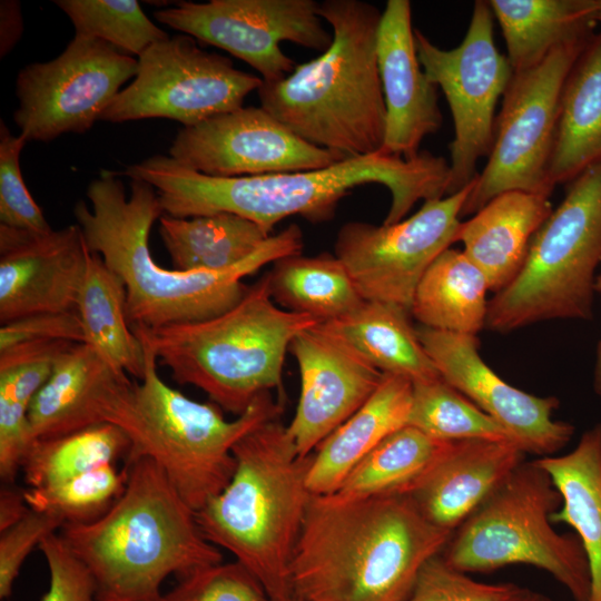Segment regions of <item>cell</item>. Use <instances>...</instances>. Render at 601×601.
<instances>
[{
  "mask_svg": "<svg viewBox=\"0 0 601 601\" xmlns=\"http://www.w3.org/2000/svg\"><path fill=\"white\" fill-rule=\"evenodd\" d=\"M595 292L601 293V273L598 274L595 279Z\"/></svg>",
  "mask_w": 601,
  "mask_h": 601,
  "instance_id": "cell-51",
  "label": "cell"
},
{
  "mask_svg": "<svg viewBox=\"0 0 601 601\" xmlns=\"http://www.w3.org/2000/svg\"><path fill=\"white\" fill-rule=\"evenodd\" d=\"M30 510L23 490L4 484L0 490V532L20 521Z\"/></svg>",
  "mask_w": 601,
  "mask_h": 601,
  "instance_id": "cell-47",
  "label": "cell"
},
{
  "mask_svg": "<svg viewBox=\"0 0 601 601\" xmlns=\"http://www.w3.org/2000/svg\"><path fill=\"white\" fill-rule=\"evenodd\" d=\"M265 601H306L305 599L300 598L299 595L292 593L286 597L280 598H267Z\"/></svg>",
  "mask_w": 601,
  "mask_h": 601,
  "instance_id": "cell-50",
  "label": "cell"
},
{
  "mask_svg": "<svg viewBox=\"0 0 601 601\" xmlns=\"http://www.w3.org/2000/svg\"><path fill=\"white\" fill-rule=\"evenodd\" d=\"M493 18L487 0L475 1L466 33L453 49L440 48L414 29L421 66L444 92L453 119L449 195L476 179L477 161L493 145L497 102L513 75L494 43Z\"/></svg>",
  "mask_w": 601,
  "mask_h": 601,
  "instance_id": "cell-12",
  "label": "cell"
},
{
  "mask_svg": "<svg viewBox=\"0 0 601 601\" xmlns=\"http://www.w3.org/2000/svg\"><path fill=\"white\" fill-rule=\"evenodd\" d=\"M489 290L483 272L450 247L421 278L411 315L425 327L476 336L485 327Z\"/></svg>",
  "mask_w": 601,
  "mask_h": 601,
  "instance_id": "cell-31",
  "label": "cell"
},
{
  "mask_svg": "<svg viewBox=\"0 0 601 601\" xmlns=\"http://www.w3.org/2000/svg\"><path fill=\"white\" fill-rule=\"evenodd\" d=\"M124 466L127 483L115 504L95 521L65 523L59 535L88 570L95 601H159L169 575L220 563L223 554L155 461Z\"/></svg>",
  "mask_w": 601,
  "mask_h": 601,
  "instance_id": "cell-4",
  "label": "cell"
},
{
  "mask_svg": "<svg viewBox=\"0 0 601 601\" xmlns=\"http://www.w3.org/2000/svg\"><path fill=\"white\" fill-rule=\"evenodd\" d=\"M154 17L243 60L264 82L279 81L296 67L283 52L282 42L324 52L333 39L314 0L181 1Z\"/></svg>",
  "mask_w": 601,
  "mask_h": 601,
  "instance_id": "cell-16",
  "label": "cell"
},
{
  "mask_svg": "<svg viewBox=\"0 0 601 601\" xmlns=\"http://www.w3.org/2000/svg\"><path fill=\"white\" fill-rule=\"evenodd\" d=\"M529 590L512 582L475 581L452 568L440 553L422 566L405 601H521Z\"/></svg>",
  "mask_w": 601,
  "mask_h": 601,
  "instance_id": "cell-40",
  "label": "cell"
},
{
  "mask_svg": "<svg viewBox=\"0 0 601 601\" xmlns=\"http://www.w3.org/2000/svg\"><path fill=\"white\" fill-rule=\"evenodd\" d=\"M377 63L386 108L380 152L413 159L423 139L439 131L443 117L437 87L417 57L408 0H388L377 31Z\"/></svg>",
  "mask_w": 601,
  "mask_h": 601,
  "instance_id": "cell-21",
  "label": "cell"
},
{
  "mask_svg": "<svg viewBox=\"0 0 601 601\" xmlns=\"http://www.w3.org/2000/svg\"><path fill=\"white\" fill-rule=\"evenodd\" d=\"M510 441H452L406 493L432 524L453 532L525 461Z\"/></svg>",
  "mask_w": 601,
  "mask_h": 601,
  "instance_id": "cell-23",
  "label": "cell"
},
{
  "mask_svg": "<svg viewBox=\"0 0 601 601\" xmlns=\"http://www.w3.org/2000/svg\"><path fill=\"white\" fill-rule=\"evenodd\" d=\"M601 162V32L593 35L572 66L561 95L549 181L570 183Z\"/></svg>",
  "mask_w": 601,
  "mask_h": 601,
  "instance_id": "cell-26",
  "label": "cell"
},
{
  "mask_svg": "<svg viewBox=\"0 0 601 601\" xmlns=\"http://www.w3.org/2000/svg\"><path fill=\"white\" fill-rule=\"evenodd\" d=\"M316 324L276 305L265 274L233 308L216 317L154 329L131 328L175 382L201 390L210 402L238 416L257 396L282 386L292 341Z\"/></svg>",
  "mask_w": 601,
  "mask_h": 601,
  "instance_id": "cell-7",
  "label": "cell"
},
{
  "mask_svg": "<svg viewBox=\"0 0 601 601\" xmlns=\"http://www.w3.org/2000/svg\"><path fill=\"white\" fill-rule=\"evenodd\" d=\"M89 250L78 224L30 231L0 224V323L75 311Z\"/></svg>",
  "mask_w": 601,
  "mask_h": 601,
  "instance_id": "cell-20",
  "label": "cell"
},
{
  "mask_svg": "<svg viewBox=\"0 0 601 601\" xmlns=\"http://www.w3.org/2000/svg\"><path fill=\"white\" fill-rule=\"evenodd\" d=\"M26 142L22 135L13 136L0 121V223L30 231H48L52 228L29 193L20 169Z\"/></svg>",
  "mask_w": 601,
  "mask_h": 601,
  "instance_id": "cell-41",
  "label": "cell"
},
{
  "mask_svg": "<svg viewBox=\"0 0 601 601\" xmlns=\"http://www.w3.org/2000/svg\"><path fill=\"white\" fill-rule=\"evenodd\" d=\"M169 156L211 177L317 170L345 159L303 140L262 107L244 106L183 127Z\"/></svg>",
  "mask_w": 601,
  "mask_h": 601,
  "instance_id": "cell-17",
  "label": "cell"
},
{
  "mask_svg": "<svg viewBox=\"0 0 601 601\" xmlns=\"http://www.w3.org/2000/svg\"><path fill=\"white\" fill-rule=\"evenodd\" d=\"M159 235L174 269L183 272L235 267L272 236L252 220L229 213L188 218L164 214Z\"/></svg>",
  "mask_w": 601,
  "mask_h": 601,
  "instance_id": "cell-33",
  "label": "cell"
},
{
  "mask_svg": "<svg viewBox=\"0 0 601 601\" xmlns=\"http://www.w3.org/2000/svg\"><path fill=\"white\" fill-rule=\"evenodd\" d=\"M300 456L280 417L268 420L233 447L235 471L196 513L204 536L230 552L269 598L293 592L290 563L313 497Z\"/></svg>",
  "mask_w": 601,
  "mask_h": 601,
  "instance_id": "cell-6",
  "label": "cell"
},
{
  "mask_svg": "<svg viewBox=\"0 0 601 601\" xmlns=\"http://www.w3.org/2000/svg\"><path fill=\"white\" fill-rule=\"evenodd\" d=\"M39 341L85 343L83 328L77 311L39 313L1 325L0 351Z\"/></svg>",
  "mask_w": 601,
  "mask_h": 601,
  "instance_id": "cell-45",
  "label": "cell"
},
{
  "mask_svg": "<svg viewBox=\"0 0 601 601\" xmlns=\"http://www.w3.org/2000/svg\"><path fill=\"white\" fill-rule=\"evenodd\" d=\"M332 43L285 78L257 90L260 107L303 140L345 159L378 152L386 108L377 63L382 12L361 0H324Z\"/></svg>",
  "mask_w": 601,
  "mask_h": 601,
  "instance_id": "cell-5",
  "label": "cell"
},
{
  "mask_svg": "<svg viewBox=\"0 0 601 601\" xmlns=\"http://www.w3.org/2000/svg\"><path fill=\"white\" fill-rule=\"evenodd\" d=\"M452 533L407 494L313 495L290 563L292 590L306 601H405Z\"/></svg>",
  "mask_w": 601,
  "mask_h": 601,
  "instance_id": "cell-3",
  "label": "cell"
},
{
  "mask_svg": "<svg viewBox=\"0 0 601 601\" xmlns=\"http://www.w3.org/2000/svg\"><path fill=\"white\" fill-rule=\"evenodd\" d=\"M135 382L90 345L73 343L56 359L35 396L29 424L32 441L111 423Z\"/></svg>",
  "mask_w": 601,
  "mask_h": 601,
  "instance_id": "cell-22",
  "label": "cell"
},
{
  "mask_svg": "<svg viewBox=\"0 0 601 601\" xmlns=\"http://www.w3.org/2000/svg\"><path fill=\"white\" fill-rule=\"evenodd\" d=\"M260 582L238 561L198 569L178 579L159 601H265Z\"/></svg>",
  "mask_w": 601,
  "mask_h": 601,
  "instance_id": "cell-42",
  "label": "cell"
},
{
  "mask_svg": "<svg viewBox=\"0 0 601 601\" xmlns=\"http://www.w3.org/2000/svg\"><path fill=\"white\" fill-rule=\"evenodd\" d=\"M70 342L39 341L0 351V477L13 484L32 443L29 411Z\"/></svg>",
  "mask_w": 601,
  "mask_h": 601,
  "instance_id": "cell-30",
  "label": "cell"
},
{
  "mask_svg": "<svg viewBox=\"0 0 601 601\" xmlns=\"http://www.w3.org/2000/svg\"><path fill=\"white\" fill-rule=\"evenodd\" d=\"M535 461L562 497L550 520L575 531L589 563L590 601H601V423L585 431L570 453Z\"/></svg>",
  "mask_w": 601,
  "mask_h": 601,
  "instance_id": "cell-27",
  "label": "cell"
},
{
  "mask_svg": "<svg viewBox=\"0 0 601 601\" xmlns=\"http://www.w3.org/2000/svg\"><path fill=\"white\" fill-rule=\"evenodd\" d=\"M407 425L442 441L512 442L493 418L442 377L413 383Z\"/></svg>",
  "mask_w": 601,
  "mask_h": 601,
  "instance_id": "cell-37",
  "label": "cell"
},
{
  "mask_svg": "<svg viewBox=\"0 0 601 601\" xmlns=\"http://www.w3.org/2000/svg\"><path fill=\"white\" fill-rule=\"evenodd\" d=\"M23 32L21 4L17 0L0 2V56L6 57L18 43Z\"/></svg>",
  "mask_w": 601,
  "mask_h": 601,
  "instance_id": "cell-46",
  "label": "cell"
},
{
  "mask_svg": "<svg viewBox=\"0 0 601 601\" xmlns=\"http://www.w3.org/2000/svg\"><path fill=\"white\" fill-rule=\"evenodd\" d=\"M521 601H553L545 594L529 590L526 595Z\"/></svg>",
  "mask_w": 601,
  "mask_h": 601,
  "instance_id": "cell-49",
  "label": "cell"
},
{
  "mask_svg": "<svg viewBox=\"0 0 601 601\" xmlns=\"http://www.w3.org/2000/svg\"><path fill=\"white\" fill-rule=\"evenodd\" d=\"M412 393L411 380L384 374L367 401L314 451L307 473V486L313 495L335 493L367 453L407 425Z\"/></svg>",
  "mask_w": 601,
  "mask_h": 601,
  "instance_id": "cell-25",
  "label": "cell"
},
{
  "mask_svg": "<svg viewBox=\"0 0 601 601\" xmlns=\"http://www.w3.org/2000/svg\"><path fill=\"white\" fill-rule=\"evenodd\" d=\"M474 181L453 195L424 201L398 223L349 221L341 227L334 255L365 300L392 303L411 312L424 273L456 243L461 211Z\"/></svg>",
  "mask_w": 601,
  "mask_h": 601,
  "instance_id": "cell-15",
  "label": "cell"
},
{
  "mask_svg": "<svg viewBox=\"0 0 601 601\" xmlns=\"http://www.w3.org/2000/svg\"><path fill=\"white\" fill-rule=\"evenodd\" d=\"M411 316L398 305L364 300L351 313L319 325L347 342L383 374L404 376L412 383L439 378Z\"/></svg>",
  "mask_w": 601,
  "mask_h": 601,
  "instance_id": "cell-29",
  "label": "cell"
},
{
  "mask_svg": "<svg viewBox=\"0 0 601 601\" xmlns=\"http://www.w3.org/2000/svg\"><path fill=\"white\" fill-rule=\"evenodd\" d=\"M562 497L549 473L524 461L456 528L441 552L463 573H489L511 564L546 571L574 601H590L591 578L583 546L559 533L550 516Z\"/></svg>",
  "mask_w": 601,
  "mask_h": 601,
  "instance_id": "cell-10",
  "label": "cell"
},
{
  "mask_svg": "<svg viewBox=\"0 0 601 601\" xmlns=\"http://www.w3.org/2000/svg\"><path fill=\"white\" fill-rule=\"evenodd\" d=\"M122 280L96 254L88 255L76 311L85 343L111 366L137 380L145 373V348L127 317Z\"/></svg>",
  "mask_w": 601,
  "mask_h": 601,
  "instance_id": "cell-32",
  "label": "cell"
},
{
  "mask_svg": "<svg viewBox=\"0 0 601 601\" xmlns=\"http://www.w3.org/2000/svg\"><path fill=\"white\" fill-rule=\"evenodd\" d=\"M138 337L145 348V373L112 422L130 441L125 461H155L197 512L230 481L235 444L262 423L280 417L283 405L265 392L243 414L226 420L213 402L194 401L166 384L157 372L155 353Z\"/></svg>",
  "mask_w": 601,
  "mask_h": 601,
  "instance_id": "cell-8",
  "label": "cell"
},
{
  "mask_svg": "<svg viewBox=\"0 0 601 601\" xmlns=\"http://www.w3.org/2000/svg\"><path fill=\"white\" fill-rule=\"evenodd\" d=\"M124 175L152 185L164 214L188 218L229 213L268 234L298 215L312 223L332 219L342 198L355 187L378 184L391 194L383 224L403 220L420 200L447 196L450 162L430 151L413 159L375 152L347 158L327 168L243 177H211L170 156L155 155L126 167Z\"/></svg>",
  "mask_w": 601,
  "mask_h": 601,
  "instance_id": "cell-1",
  "label": "cell"
},
{
  "mask_svg": "<svg viewBox=\"0 0 601 601\" xmlns=\"http://www.w3.org/2000/svg\"><path fill=\"white\" fill-rule=\"evenodd\" d=\"M300 376L295 415L287 425L300 456H308L381 384L384 374L355 348L319 324L289 345Z\"/></svg>",
  "mask_w": 601,
  "mask_h": 601,
  "instance_id": "cell-19",
  "label": "cell"
},
{
  "mask_svg": "<svg viewBox=\"0 0 601 601\" xmlns=\"http://www.w3.org/2000/svg\"><path fill=\"white\" fill-rule=\"evenodd\" d=\"M38 548L49 571V588L40 601H95V585L88 570L59 533L47 536Z\"/></svg>",
  "mask_w": 601,
  "mask_h": 601,
  "instance_id": "cell-44",
  "label": "cell"
},
{
  "mask_svg": "<svg viewBox=\"0 0 601 601\" xmlns=\"http://www.w3.org/2000/svg\"><path fill=\"white\" fill-rule=\"evenodd\" d=\"M138 59L99 39L75 33L55 59L23 67L16 79L13 120L27 141L83 134L135 78Z\"/></svg>",
  "mask_w": 601,
  "mask_h": 601,
  "instance_id": "cell-14",
  "label": "cell"
},
{
  "mask_svg": "<svg viewBox=\"0 0 601 601\" xmlns=\"http://www.w3.org/2000/svg\"><path fill=\"white\" fill-rule=\"evenodd\" d=\"M65 524L59 515L30 510L20 521L0 532V599H8L30 552Z\"/></svg>",
  "mask_w": 601,
  "mask_h": 601,
  "instance_id": "cell-43",
  "label": "cell"
},
{
  "mask_svg": "<svg viewBox=\"0 0 601 601\" xmlns=\"http://www.w3.org/2000/svg\"><path fill=\"white\" fill-rule=\"evenodd\" d=\"M77 35L105 41L129 56H141L169 36L156 26L136 0H57Z\"/></svg>",
  "mask_w": 601,
  "mask_h": 601,
  "instance_id": "cell-38",
  "label": "cell"
},
{
  "mask_svg": "<svg viewBox=\"0 0 601 601\" xmlns=\"http://www.w3.org/2000/svg\"><path fill=\"white\" fill-rule=\"evenodd\" d=\"M589 39L560 46L536 66L512 75L496 116L486 165L461 217L474 215L492 198L510 190L551 196L554 188L549 181V167L562 89Z\"/></svg>",
  "mask_w": 601,
  "mask_h": 601,
  "instance_id": "cell-11",
  "label": "cell"
},
{
  "mask_svg": "<svg viewBox=\"0 0 601 601\" xmlns=\"http://www.w3.org/2000/svg\"><path fill=\"white\" fill-rule=\"evenodd\" d=\"M127 483V469L108 463L45 487H27L30 509L59 515L65 523H88L104 515L120 497Z\"/></svg>",
  "mask_w": 601,
  "mask_h": 601,
  "instance_id": "cell-39",
  "label": "cell"
},
{
  "mask_svg": "<svg viewBox=\"0 0 601 601\" xmlns=\"http://www.w3.org/2000/svg\"><path fill=\"white\" fill-rule=\"evenodd\" d=\"M129 450L130 441L119 426L101 423L32 441L20 470L28 487H45L126 459Z\"/></svg>",
  "mask_w": 601,
  "mask_h": 601,
  "instance_id": "cell-36",
  "label": "cell"
},
{
  "mask_svg": "<svg viewBox=\"0 0 601 601\" xmlns=\"http://www.w3.org/2000/svg\"><path fill=\"white\" fill-rule=\"evenodd\" d=\"M597 21L601 23V0H598Z\"/></svg>",
  "mask_w": 601,
  "mask_h": 601,
  "instance_id": "cell-52",
  "label": "cell"
},
{
  "mask_svg": "<svg viewBox=\"0 0 601 601\" xmlns=\"http://www.w3.org/2000/svg\"><path fill=\"white\" fill-rule=\"evenodd\" d=\"M263 79L234 67L233 61L178 35L156 42L138 57L134 80L120 90L100 120L125 122L167 118L183 127L243 107Z\"/></svg>",
  "mask_w": 601,
  "mask_h": 601,
  "instance_id": "cell-13",
  "label": "cell"
},
{
  "mask_svg": "<svg viewBox=\"0 0 601 601\" xmlns=\"http://www.w3.org/2000/svg\"><path fill=\"white\" fill-rule=\"evenodd\" d=\"M451 442L405 425L367 453L333 494L346 499L406 494Z\"/></svg>",
  "mask_w": 601,
  "mask_h": 601,
  "instance_id": "cell-35",
  "label": "cell"
},
{
  "mask_svg": "<svg viewBox=\"0 0 601 601\" xmlns=\"http://www.w3.org/2000/svg\"><path fill=\"white\" fill-rule=\"evenodd\" d=\"M91 208L79 200L73 214L86 246L119 276L127 293L130 325L160 328L200 322L233 308L246 294L243 279L269 263L302 253L303 234L296 224L270 236L254 254L224 270L166 269L152 258L149 235L162 215L152 185L131 179L127 197L114 171L102 170L87 188Z\"/></svg>",
  "mask_w": 601,
  "mask_h": 601,
  "instance_id": "cell-2",
  "label": "cell"
},
{
  "mask_svg": "<svg viewBox=\"0 0 601 601\" xmlns=\"http://www.w3.org/2000/svg\"><path fill=\"white\" fill-rule=\"evenodd\" d=\"M593 388L594 392L601 397V339L597 349V358L593 374Z\"/></svg>",
  "mask_w": 601,
  "mask_h": 601,
  "instance_id": "cell-48",
  "label": "cell"
},
{
  "mask_svg": "<svg viewBox=\"0 0 601 601\" xmlns=\"http://www.w3.org/2000/svg\"><path fill=\"white\" fill-rule=\"evenodd\" d=\"M513 73L540 63L560 46L588 40L598 0H489Z\"/></svg>",
  "mask_w": 601,
  "mask_h": 601,
  "instance_id": "cell-28",
  "label": "cell"
},
{
  "mask_svg": "<svg viewBox=\"0 0 601 601\" xmlns=\"http://www.w3.org/2000/svg\"><path fill=\"white\" fill-rule=\"evenodd\" d=\"M552 210L550 196L510 190L461 221L456 243L483 272L490 292L497 293L518 275L534 234Z\"/></svg>",
  "mask_w": 601,
  "mask_h": 601,
  "instance_id": "cell-24",
  "label": "cell"
},
{
  "mask_svg": "<svg viewBox=\"0 0 601 601\" xmlns=\"http://www.w3.org/2000/svg\"><path fill=\"white\" fill-rule=\"evenodd\" d=\"M601 264V162L569 183L534 234L518 275L489 300L485 328L510 333L552 319L592 317Z\"/></svg>",
  "mask_w": 601,
  "mask_h": 601,
  "instance_id": "cell-9",
  "label": "cell"
},
{
  "mask_svg": "<svg viewBox=\"0 0 601 601\" xmlns=\"http://www.w3.org/2000/svg\"><path fill=\"white\" fill-rule=\"evenodd\" d=\"M417 336L441 377L493 418L524 453L555 455L574 426L553 418L555 396H536L501 378L481 357L476 336L416 326Z\"/></svg>",
  "mask_w": 601,
  "mask_h": 601,
  "instance_id": "cell-18",
  "label": "cell"
},
{
  "mask_svg": "<svg viewBox=\"0 0 601 601\" xmlns=\"http://www.w3.org/2000/svg\"><path fill=\"white\" fill-rule=\"evenodd\" d=\"M273 264L267 274L275 304L318 324L337 319L365 300L344 264L329 253H298Z\"/></svg>",
  "mask_w": 601,
  "mask_h": 601,
  "instance_id": "cell-34",
  "label": "cell"
}]
</instances>
